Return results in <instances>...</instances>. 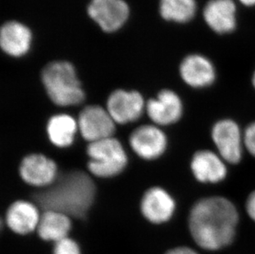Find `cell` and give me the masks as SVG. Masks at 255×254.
Wrapping results in <instances>:
<instances>
[{"instance_id": "1", "label": "cell", "mask_w": 255, "mask_h": 254, "mask_svg": "<svg viewBox=\"0 0 255 254\" xmlns=\"http://www.w3.org/2000/svg\"><path fill=\"white\" fill-rule=\"evenodd\" d=\"M238 223V211L233 202L217 196L198 200L188 217L191 236L196 245L207 251H217L231 245Z\"/></svg>"}, {"instance_id": "2", "label": "cell", "mask_w": 255, "mask_h": 254, "mask_svg": "<svg viewBox=\"0 0 255 254\" xmlns=\"http://www.w3.org/2000/svg\"><path fill=\"white\" fill-rule=\"evenodd\" d=\"M96 186L91 177L81 170L58 175L49 187L34 192L32 200L43 211H55L70 218H85L94 203Z\"/></svg>"}, {"instance_id": "3", "label": "cell", "mask_w": 255, "mask_h": 254, "mask_svg": "<svg viewBox=\"0 0 255 254\" xmlns=\"http://www.w3.org/2000/svg\"><path fill=\"white\" fill-rule=\"evenodd\" d=\"M41 80L49 98L57 106L70 107L85 101V91L70 62L50 63L42 70Z\"/></svg>"}, {"instance_id": "4", "label": "cell", "mask_w": 255, "mask_h": 254, "mask_svg": "<svg viewBox=\"0 0 255 254\" xmlns=\"http://www.w3.org/2000/svg\"><path fill=\"white\" fill-rule=\"evenodd\" d=\"M88 169L97 178H114L123 173L128 164V156L118 139L110 137L89 143Z\"/></svg>"}, {"instance_id": "5", "label": "cell", "mask_w": 255, "mask_h": 254, "mask_svg": "<svg viewBox=\"0 0 255 254\" xmlns=\"http://www.w3.org/2000/svg\"><path fill=\"white\" fill-rule=\"evenodd\" d=\"M212 138L217 153L227 163L237 164L241 162L245 148L244 134L235 121L223 119L215 123Z\"/></svg>"}, {"instance_id": "6", "label": "cell", "mask_w": 255, "mask_h": 254, "mask_svg": "<svg viewBox=\"0 0 255 254\" xmlns=\"http://www.w3.org/2000/svg\"><path fill=\"white\" fill-rule=\"evenodd\" d=\"M115 124L108 110L98 105L85 107L78 119L81 135L89 143L113 137Z\"/></svg>"}, {"instance_id": "7", "label": "cell", "mask_w": 255, "mask_h": 254, "mask_svg": "<svg viewBox=\"0 0 255 254\" xmlns=\"http://www.w3.org/2000/svg\"><path fill=\"white\" fill-rule=\"evenodd\" d=\"M145 108L144 99L139 92L118 89L113 92L107 102V110L118 124L138 120Z\"/></svg>"}, {"instance_id": "8", "label": "cell", "mask_w": 255, "mask_h": 254, "mask_svg": "<svg viewBox=\"0 0 255 254\" xmlns=\"http://www.w3.org/2000/svg\"><path fill=\"white\" fill-rule=\"evenodd\" d=\"M19 173L26 183L41 188L51 186L59 175L56 162L41 153L24 157L20 163Z\"/></svg>"}, {"instance_id": "9", "label": "cell", "mask_w": 255, "mask_h": 254, "mask_svg": "<svg viewBox=\"0 0 255 254\" xmlns=\"http://www.w3.org/2000/svg\"><path fill=\"white\" fill-rule=\"evenodd\" d=\"M88 12L104 31L114 32L125 24L130 10L124 0H92Z\"/></svg>"}, {"instance_id": "10", "label": "cell", "mask_w": 255, "mask_h": 254, "mask_svg": "<svg viewBox=\"0 0 255 254\" xmlns=\"http://www.w3.org/2000/svg\"><path fill=\"white\" fill-rule=\"evenodd\" d=\"M130 145L139 157L145 160L159 158L167 148V137L159 127L143 125L130 134Z\"/></svg>"}, {"instance_id": "11", "label": "cell", "mask_w": 255, "mask_h": 254, "mask_svg": "<svg viewBox=\"0 0 255 254\" xmlns=\"http://www.w3.org/2000/svg\"><path fill=\"white\" fill-rule=\"evenodd\" d=\"M176 203L166 190L150 187L144 192L140 202V211L147 221L155 225L164 224L173 217Z\"/></svg>"}, {"instance_id": "12", "label": "cell", "mask_w": 255, "mask_h": 254, "mask_svg": "<svg viewBox=\"0 0 255 254\" xmlns=\"http://www.w3.org/2000/svg\"><path fill=\"white\" fill-rule=\"evenodd\" d=\"M145 109L150 120L156 125L169 126L180 120L183 106L178 94L169 89H164L155 99L147 102Z\"/></svg>"}, {"instance_id": "13", "label": "cell", "mask_w": 255, "mask_h": 254, "mask_svg": "<svg viewBox=\"0 0 255 254\" xmlns=\"http://www.w3.org/2000/svg\"><path fill=\"white\" fill-rule=\"evenodd\" d=\"M193 176L202 183H218L227 176V162L208 149L196 152L191 161Z\"/></svg>"}, {"instance_id": "14", "label": "cell", "mask_w": 255, "mask_h": 254, "mask_svg": "<svg viewBox=\"0 0 255 254\" xmlns=\"http://www.w3.org/2000/svg\"><path fill=\"white\" fill-rule=\"evenodd\" d=\"M179 72L183 81L195 89L211 86L217 77L216 69L212 61L198 54H193L184 58L181 63Z\"/></svg>"}, {"instance_id": "15", "label": "cell", "mask_w": 255, "mask_h": 254, "mask_svg": "<svg viewBox=\"0 0 255 254\" xmlns=\"http://www.w3.org/2000/svg\"><path fill=\"white\" fill-rule=\"evenodd\" d=\"M205 22L219 34L231 33L236 27V6L233 0H210L203 9Z\"/></svg>"}, {"instance_id": "16", "label": "cell", "mask_w": 255, "mask_h": 254, "mask_svg": "<svg viewBox=\"0 0 255 254\" xmlns=\"http://www.w3.org/2000/svg\"><path fill=\"white\" fill-rule=\"evenodd\" d=\"M41 215L36 204L19 200L10 205L6 212V224L12 232L28 235L36 230Z\"/></svg>"}, {"instance_id": "17", "label": "cell", "mask_w": 255, "mask_h": 254, "mask_svg": "<svg viewBox=\"0 0 255 254\" xmlns=\"http://www.w3.org/2000/svg\"><path fill=\"white\" fill-rule=\"evenodd\" d=\"M32 34L21 22H7L1 28L0 45L2 51L12 57H21L31 48Z\"/></svg>"}, {"instance_id": "18", "label": "cell", "mask_w": 255, "mask_h": 254, "mask_svg": "<svg viewBox=\"0 0 255 254\" xmlns=\"http://www.w3.org/2000/svg\"><path fill=\"white\" fill-rule=\"evenodd\" d=\"M71 227L70 216L58 211H44L36 231L41 240L56 243L69 237Z\"/></svg>"}, {"instance_id": "19", "label": "cell", "mask_w": 255, "mask_h": 254, "mask_svg": "<svg viewBox=\"0 0 255 254\" xmlns=\"http://www.w3.org/2000/svg\"><path fill=\"white\" fill-rule=\"evenodd\" d=\"M78 123L68 114H57L49 119L46 131L50 141L59 148H66L75 140Z\"/></svg>"}, {"instance_id": "20", "label": "cell", "mask_w": 255, "mask_h": 254, "mask_svg": "<svg viewBox=\"0 0 255 254\" xmlns=\"http://www.w3.org/2000/svg\"><path fill=\"white\" fill-rule=\"evenodd\" d=\"M159 11L167 21L186 23L195 16L197 2L195 0H160Z\"/></svg>"}, {"instance_id": "21", "label": "cell", "mask_w": 255, "mask_h": 254, "mask_svg": "<svg viewBox=\"0 0 255 254\" xmlns=\"http://www.w3.org/2000/svg\"><path fill=\"white\" fill-rule=\"evenodd\" d=\"M52 254H82L80 245L70 237L55 243Z\"/></svg>"}, {"instance_id": "22", "label": "cell", "mask_w": 255, "mask_h": 254, "mask_svg": "<svg viewBox=\"0 0 255 254\" xmlns=\"http://www.w3.org/2000/svg\"><path fill=\"white\" fill-rule=\"evenodd\" d=\"M244 143L247 151L255 157V123L246 127L244 132Z\"/></svg>"}, {"instance_id": "23", "label": "cell", "mask_w": 255, "mask_h": 254, "mask_svg": "<svg viewBox=\"0 0 255 254\" xmlns=\"http://www.w3.org/2000/svg\"><path fill=\"white\" fill-rule=\"evenodd\" d=\"M246 206L248 216L255 222V191L249 195Z\"/></svg>"}, {"instance_id": "24", "label": "cell", "mask_w": 255, "mask_h": 254, "mask_svg": "<svg viewBox=\"0 0 255 254\" xmlns=\"http://www.w3.org/2000/svg\"><path fill=\"white\" fill-rule=\"evenodd\" d=\"M165 254H199L195 250L188 246H180V247L173 248L169 250Z\"/></svg>"}, {"instance_id": "25", "label": "cell", "mask_w": 255, "mask_h": 254, "mask_svg": "<svg viewBox=\"0 0 255 254\" xmlns=\"http://www.w3.org/2000/svg\"><path fill=\"white\" fill-rule=\"evenodd\" d=\"M241 3H243L244 5H246V6H249V7H251V6H255V0H239Z\"/></svg>"}, {"instance_id": "26", "label": "cell", "mask_w": 255, "mask_h": 254, "mask_svg": "<svg viewBox=\"0 0 255 254\" xmlns=\"http://www.w3.org/2000/svg\"><path fill=\"white\" fill-rule=\"evenodd\" d=\"M252 82H253V85H254V87H255V73H254L253 79H252Z\"/></svg>"}]
</instances>
